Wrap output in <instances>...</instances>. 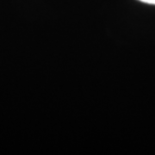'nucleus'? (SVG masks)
Wrapping results in <instances>:
<instances>
[{"instance_id":"f257e3e1","label":"nucleus","mask_w":155,"mask_h":155,"mask_svg":"<svg viewBox=\"0 0 155 155\" xmlns=\"http://www.w3.org/2000/svg\"><path fill=\"white\" fill-rule=\"evenodd\" d=\"M140 2H143L146 4H149V5H155V0H139Z\"/></svg>"}]
</instances>
